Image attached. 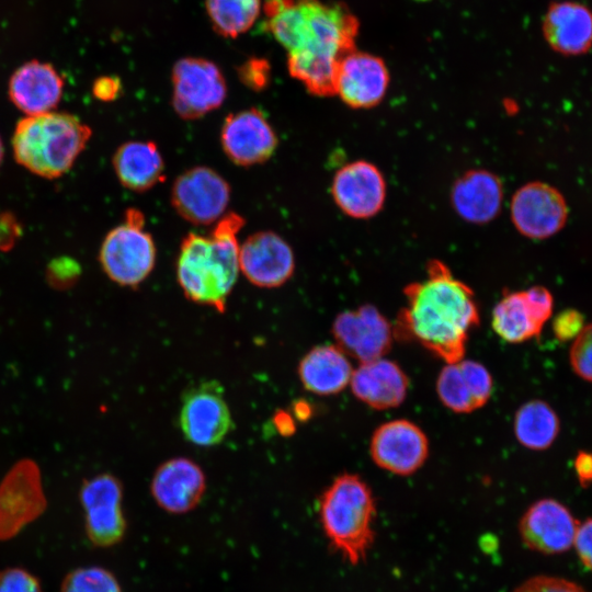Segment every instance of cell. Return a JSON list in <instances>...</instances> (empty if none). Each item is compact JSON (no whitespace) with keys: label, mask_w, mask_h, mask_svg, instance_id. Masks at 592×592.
Returning a JSON list of instances; mask_svg holds the SVG:
<instances>
[{"label":"cell","mask_w":592,"mask_h":592,"mask_svg":"<svg viewBox=\"0 0 592 592\" xmlns=\"http://www.w3.org/2000/svg\"><path fill=\"white\" fill-rule=\"evenodd\" d=\"M394 334L419 343L447 363L463 360L469 333L479 325L473 289L440 261H431L425 276L405 288Z\"/></svg>","instance_id":"cell-1"},{"label":"cell","mask_w":592,"mask_h":592,"mask_svg":"<svg viewBox=\"0 0 592 592\" xmlns=\"http://www.w3.org/2000/svg\"><path fill=\"white\" fill-rule=\"evenodd\" d=\"M265 27L288 56L340 61L354 50L358 21L341 3L266 0Z\"/></svg>","instance_id":"cell-2"},{"label":"cell","mask_w":592,"mask_h":592,"mask_svg":"<svg viewBox=\"0 0 592 592\" xmlns=\"http://www.w3.org/2000/svg\"><path fill=\"white\" fill-rule=\"evenodd\" d=\"M243 225L240 215L229 213L208 235L193 232L183 238L177 259V281L189 300L225 311L240 272L238 232Z\"/></svg>","instance_id":"cell-3"},{"label":"cell","mask_w":592,"mask_h":592,"mask_svg":"<svg viewBox=\"0 0 592 592\" xmlns=\"http://www.w3.org/2000/svg\"><path fill=\"white\" fill-rule=\"evenodd\" d=\"M91 136L90 126L67 112L25 116L13 132V157L30 172L57 179L72 168Z\"/></svg>","instance_id":"cell-4"},{"label":"cell","mask_w":592,"mask_h":592,"mask_svg":"<svg viewBox=\"0 0 592 592\" xmlns=\"http://www.w3.org/2000/svg\"><path fill=\"white\" fill-rule=\"evenodd\" d=\"M376 505L368 485L357 475L335 477L319 499V519L330 545L350 563L364 561L375 539Z\"/></svg>","instance_id":"cell-5"},{"label":"cell","mask_w":592,"mask_h":592,"mask_svg":"<svg viewBox=\"0 0 592 592\" xmlns=\"http://www.w3.org/2000/svg\"><path fill=\"white\" fill-rule=\"evenodd\" d=\"M156 258L155 241L137 208L126 209L123 221L106 234L99 251V262L106 276L129 288L139 286L150 275Z\"/></svg>","instance_id":"cell-6"},{"label":"cell","mask_w":592,"mask_h":592,"mask_svg":"<svg viewBox=\"0 0 592 592\" xmlns=\"http://www.w3.org/2000/svg\"><path fill=\"white\" fill-rule=\"evenodd\" d=\"M179 426L185 440L197 446L210 447L224 441L232 430L234 422L218 382H201L185 390Z\"/></svg>","instance_id":"cell-7"},{"label":"cell","mask_w":592,"mask_h":592,"mask_svg":"<svg viewBox=\"0 0 592 592\" xmlns=\"http://www.w3.org/2000/svg\"><path fill=\"white\" fill-rule=\"evenodd\" d=\"M172 105L184 119H195L218 109L227 95L220 69L200 57L179 59L172 69Z\"/></svg>","instance_id":"cell-8"},{"label":"cell","mask_w":592,"mask_h":592,"mask_svg":"<svg viewBox=\"0 0 592 592\" xmlns=\"http://www.w3.org/2000/svg\"><path fill=\"white\" fill-rule=\"evenodd\" d=\"M230 201L228 182L214 169L197 166L181 173L171 187L175 212L195 226L218 221Z\"/></svg>","instance_id":"cell-9"},{"label":"cell","mask_w":592,"mask_h":592,"mask_svg":"<svg viewBox=\"0 0 592 592\" xmlns=\"http://www.w3.org/2000/svg\"><path fill=\"white\" fill-rule=\"evenodd\" d=\"M79 499L89 540L101 548L118 544L127 530L122 482L111 474H100L82 483Z\"/></svg>","instance_id":"cell-10"},{"label":"cell","mask_w":592,"mask_h":592,"mask_svg":"<svg viewBox=\"0 0 592 592\" xmlns=\"http://www.w3.org/2000/svg\"><path fill=\"white\" fill-rule=\"evenodd\" d=\"M47 505L41 473L30 459L16 463L0 483V540L13 538Z\"/></svg>","instance_id":"cell-11"},{"label":"cell","mask_w":592,"mask_h":592,"mask_svg":"<svg viewBox=\"0 0 592 592\" xmlns=\"http://www.w3.org/2000/svg\"><path fill=\"white\" fill-rule=\"evenodd\" d=\"M331 331L335 345L360 363L384 357L395 338L387 318L368 304L340 312Z\"/></svg>","instance_id":"cell-12"},{"label":"cell","mask_w":592,"mask_h":592,"mask_svg":"<svg viewBox=\"0 0 592 592\" xmlns=\"http://www.w3.org/2000/svg\"><path fill=\"white\" fill-rule=\"evenodd\" d=\"M373 462L399 476H408L423 466L429 455V440L412 421L391 420L380 424L369 443Z\"/></svg>","instance_id":"cell-13"},{"label":"cell","mask_w":592,"mask_h":592,"mask_svg":"<svg viewBox=\"0 0 592 592\" xmlns=\"http://www.w3.org/2000/svg\"><path fill=\"white\" fill-rule=\"evenodd\" d=\"M568 217L562 194L543 182H530L512 196L511 219L523 236L546 239L565 226Z\"/></svg>","instance_id":"cell-14"},{"label":"cell","mask_w":592,"mask_h":592,"mask_svg":"<svg viewBox=\"0 0 592 592\" xmlns=\"http://www.w3.org/2000/svg\"><path fill=\"white\" fill-rule=\"evenodd\" d=\"M239 269L254 286L280 287L294 273V252L278 234L258 231L239 246Z\"/></svg>","instance_id":"cell-15"},{"label":"cell","mask_w":592,"mask_h":592,"mask_svg":"<svg viewBox=\"0 0 592 592\" xmlns=\"http://www.w3.org/2000/svg\"><path fill=\"white\" fill-rule=\"evenodd\" d=\"M220 143L236 164L251 167L269 160L277 147L276 134L258 109L229 114L221 126Z\"/></svg>","instance_id":"cell-16"},{"label":"cell","mask_w":592,"mask_h":592,"mask_svg":"<svg viewBox=\"0 0 592 592\" xmlns=\"http://www.w3.org/2000/svg\"><path fill=\"white\" fill-rule=\"evenodd\" d=\"M206 490L202 467L187 457H173L158 466L150 481V493L157 505L170 514L194 510Z\"/></svg>","instance_id":"cell-17"},{"label":"cell","mask_w":592,"mask_h":592,"mask_svg":"<svg viewBox=\"0 0 592 592\" xmlns=\"http://www.w3.org/2000/svg\"><path fill=\"white\" fill-rule=\"evenodd\" d=\"M331 193L337 206L358 219L375 216L386 198V183L379 169L357 160L344 164L333 177Z\"/></svg>","instance_id":"cell-18"},{"label":"cell","mask_w":592,"mask_h":592,"mask_svg":"<svg viewBox=\"0 0 592 592\" xmlns=\"http://www.w3.org/2000/svg\"><path fill=\"white\" fill-rule=\"evenodd\" d=\"M579 524L563 504L554 499H542L525 511L519 532L530 549L553 555L573 546Z\"/></svg>","instance_id":"cell-19"},{"label":"cell","mask_w":592,"mask_h":592,"mask_svg":"<svg viewBox=\"0 0 592 592\" xmlns=\"http://www.w3.org/2000/svg\"><path fill=\"white\" fill-rule=\"evenodd\" d=\"M388 84L389 72L383 59L354 49L339 62L334 94L351 107L369 109L384 99Z\"/></svg>","instance_id":"cell-20"},{"label":"cell","mask_w":592,"mask_h":592,"mask_svg":"<svg viewBox=\"0 0 592 592\" xmlns=\"http://www.w3.org/2000/svg\"><path fill=\"white\" fill-rule=\"evenodd\" d=\"M65 81L55 67L36 59L21 65L9 80L10 101L26 116L54 111L61 100Z\"/></svg>","instance_id":"cell-21"},{"label":"cell","mask_w":592,"mask_h":592,"mask_svg":"<svg viewBox=\"0 0 592 592\" xmlns=\"http://www.w3.org/2000/svg\"><path fill=\"white\" fill-rule=\"evenodd\" d=\"M493 382L485 365L473 360L447 363L436 380L442 403L457 413H469L483 407L492 394Z\"/></svg>","instance_id":"cell-22"},{"label":"cell","mask_w":592,"mask_h":592,"mask_svg":"<svg viewBox=\"0 0 592 592\" xmlns=\"http://www.w3.org/2000/svg\"><path fill=\"white\" fill-rule=\"evenodd\" d=\"M350 386L353 395L368 407L387 410L403 402L409 379L397 363L380 357L360 363L353 371Z\"/></svg>","instance_id":"cell-23"},{"label":"cell","mask_w":592,"mask_h":592,"mask_svg":"<svg viewBox=\"0 0 592 592\" xmlns=\"http://www.w3.org/2000/svg\"><path fill=\"white\" fill-rule=\"evenodd\" d=\"M451 201L457 215L471 224H487L499 214L503 189L499 178L486 170H471L457 179Z\"/></svg>","instance_id":"cell-24"},{"label":"cell","mask_w":592,"mask_h":592,"mask_svg":"<svg viewBox=\"0 0 592 592\" xmlns=\"http://www.w3.org/2000/svg\"><path fill=\"white\" fill-rule=\"evenodd\" d=\"M543 31L556 52L583 54L592 46V11L573 1L554 3L544 18Z\"/></svg>","instance_id":"cell-25"},{"label":"cell","mask_w":592,"mask_h":592,"mask_svg":"<svg viewBox=\"0 0 592 592\" xmlns=\"http://www.w3.org/2000/svg\"><path fill=\"white\" fill-rule=\"evenodd\" d=\"M353 371L349 356L335 344H321L300 358L297 373L306 390L331 396L350 385Z\"/></svg>","instance_id":"cell-26"},{"label":"cell","mask_w":592,"mask_h":592,"mask_svg":"<svg viewBox=\"0 0 592 592\" xmlns=\"http://www.w3.org/2000/svg\"><path fill=\"white\" fill-rule=\"evenodd\" d=\"M114 172L121 184L135 192H145L164 179V161L150 140L122 144L113 156Z\"/></svg>","instance_id":"cell-27"},{"label":"cell","mask_w":592,"mask_h":592,"mask_svg":"<svg viewBox=\"0 0 592 592\" xmlns=\"http://www.w3.org/2000/svg\"><path fill=\"white\" fill-rule=\"evenodd\" d=\"M491 325L494 332L510 343L536 338L543 329L534 316L525 291L504 294L492 310Z\"/></svg>","instance_id":"cell-28"},{"label":"cell","mask_w":592,"mask_h":592,"mask_svg":"<svg viewBox=\"0 0 592 592\" xmlns=\"http://www.w3.org/2000/svg\"><path fill=\"white\" fill-rule=\"evenodd\" d=\"M513 429L521 445L532 451H544L557 439L560 421L547 402L533 399L517 409Z\"/></svg>","instance_id":"cell-29"},{"label":"cell","mask_w":592,"mask_h":592,"mask_svg":"<svg viewBox=\"0 0 592 592\" xmlns=\"http://www.w3.org/2000/svg\"><path fill=\"white\" fill-rule=\"evenodd\" d=\"M206 11L219 35L236 38L257 21L261 0H206Z\"/></svg>","instance_id":"cell-30"},{"label":"cell","mask_w":592,"mask_h":592,"mask_svg":"<svg viewBox=\"0 0 592 592\" xmlns=\"http://www.w3.org/2000/svg\"><path fill=\"white\" fill-rule=\"evenodd\" d=\"M60 592H123L117 578L110 570L99 567H80L62 580Z\"/></svg>","instance_id":"cell-31"},{"label":"cell","mask_w":592,"mask_h":592,"mask_svg":"<svg viewBox=\"0 0 592 592\" xmlns=\"http://www.w3.org/2000/svg\"><path fill=\"white\" fill-rule=\"evenodd\" d=\"M569 358L573 372L580 378L592 383V322L584 326L573 339Z\"/></svg>","instance_id":"cell-32"},{"label":"cell","mask_w":592,"mask_h":592,"mask_svg":"<svg viewBox=\"0 0 592 592\" xmlns=\"http://www.w3.org/2000/svg\"><path fill=\"white\" fill-rule=\"evenodd\" d=\"M80 274L79 262L69 257L55 258L46 267V281L56 289H67L73 286Z\"/></svg>","instance_id":"cell-33"},{"label":"cell","mask_w":592,"mask_h":592,"mask_svg":"<svg viewBox=\"0 0 592 592\" xmlns=\"http://www.w3.org/2000/svg\"><path fill=\"white\" fill-rule=\"evenodd\" d=\"M240 81L252 91L264 90L271 81V66L264 58L252 57L238 67Z\"/></svg>","instance_id":"cell-34"},{"label":"cell","mask_w":592,"mask_h":592,"mask_svg":"<svg viewBox=\"0 0 592 592\" xmlns=\"http://www.w3.org/2000/svg\"><path fill=\"white\" fill-rule=\"evenodd\" d=\"M0 592H43L38 579L23 568L0 571Z\"/></svg>","instance_id":"cell-35"},{"label":"cell","mask_w":592,"mask_h":592,"mask_svg":"<svg viewBox=\"0 0 592 592\" xmlns=\"http://www.w3.org/2000/svg\"><path fill=\"white\" fill-rule=\"evenodd\" d=\"M512 592H587L577 583L559 577L551 576H535L519 587Z\"/></svg>","instance_id":"cell-36"},{"label":"cell","mask_w":592,"mask_h":592,"mask_svg":"<svg viewBox=\"0 0 592 592\" xmlns=\"http://www.w3.org/2000/svg\"><path fill=\"white\" fill-rule=\"evenodd\" d=\"M584 327L583 315L576 309L560 311L553 321V331L559 341L573 340Z\"/></svg>","instance_id":"cell-37"},{"label":"cell","mask_w":592,"mask_h":592,"mask_svg":"<svg viewBox=\"0 0 592 592\" xmlns=\"http://www.w3.org/2000/svg\"><path fill=\"white\" fill-rule=\"evenodd\" d=\"M525 294L536 320L544 326L553 314L554 299L551 293L547 288L537 285L525 289Z\"/></svg>","instance_id":"cell-38"},{"label":"cell","mask_w":592,"mask_h":592,"mask_svg":"<svg viewBox=\"0 0 592 592\" xmlns=\"http://www.w3.org/2000/svg\"><path fill=\"white\" fill-rule=\"evenodd\" d=\"M23 235V226L15 214L0 213V251H10Z\"/></svg>","instance_id":"cell-39"},{"label":"cell","mask_w":592,"mask_h":592,"mask_svg":"<svg viewBox=\"0 0 592 592\" xmlns=\"http://www.w3.org/2000/svg\"><path fill=\"white\" fill-rule=\"evenodd\" d=\"M573 546L581 562L592 570V519L579 524Z\"/></svg>","instance_id":"cell-40"},{"label":"cell","mask_w":592,"mask_h":592,"mask_svg":"<svg viewBox=\"0 0 592 592\" xmlns=\"http://www.w3.org/2000/svg\"><path fill=\"white\" fill-rule=\"evenodd\" d=\"M122 92V82L115 76H101L92 84V94L102 102H111Z\"/></svg>","instance_id":"cell-41"},{"label":"cell","mask_w":592,"mask_h":592,"mask_svg":"<svg viewBox=\"0 0 592 592\" xmlns=\"http://www.w3.org/2000/svg\"><path fill=\"white\" fill-rule=\"evenodd\" d=\"M574 469L583 487L592 482V453L580 451L574 459Z\"/></svg>","instance_id":"cell-42"},{"label":"cell","mask_w":592,"mask_h":592,"mask_svg":"<svg viewBox=\"0 0 592 592\" xmlns=\"http://www.w3.org/2000/svg\"><path fill=\"white\" fill-rule=\"evenodd\" d=\"M272 422L277 433L282 436H291L296 431L295 419L287 410H276L272 417Z\"/></svg>","instance_id":"cell-43"},{"label":"cell","mask_w":592,"mask_h":592,"mask_svg":"<svg viewBox=\"0 0 592 592\" xmlns=\"http://www.w3.org/2000/svg\"><path fill=\"white\" fill-rule=\"evenodd\" d=\"M289 412L295 420L306 422L314 415V407L305 399H297L293 401Z\"/></svg>","instance_id":"cell-44"},{"label":"cell","mask_w":592,"mask_h":592,"mask_svg":"<svg viewBox=\"0 0 592 592\" xmlns=\"http://www.w3.org/2000/svg\"><path fill=\"white\" fill-rule=\"evenodd\" d=\"M3 153H4L3 144H2V140H1V137H0V166L2 163Z\"/></svg>","instance_id":"cell-45"}]
</instances>
